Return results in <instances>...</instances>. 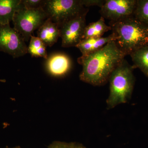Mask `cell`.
<instances>
[{
	"mask_svg": "<svg viewBox=\"0 0 148 148\" xmlns=\"http://www.w3.org/2000/svg\"><path fill=\"white\" fill-rule=\"evenodd\" d=\"M88 9L68 20L60 26V38L62 47L68 48L76 47L82 40L86 27V17Z\"/></svg>",
	"mask_w": 148,
	"mask_h": 148,
	"instance_id": "6",
	"label": "cell"
},
{
	"mask_svg": "<svg viewBox=\"0 0 148 148\" xmlns=\"http://www.w3.org/2000/svg\"><path fill=\"white\" fill-rule=\"evenodd\" d=\"M133 16L148 26V0H137Z\"/></svg>",
	"mask_w": 148,
	"mask_h": 148,
	"instance_id": "16",
	"label": "cell"
},
{
	"mask_svg": "<svg viewBox=\"0 0 148 148\" xmlns=\"http://www.w3.org/2000/svg\"><path fill=\"white\" fill-rule=\"evenodd\" d=\"M0 82H6V80L0 79Z\"/></svg>",
	"mask_w": 148,
	"mask_h": 148,
	"instance_id": "19",
	"label": "cell"
},
{
	"mask_svg": "<svg viewBox=\"0 0 148 148\" xmlns=\"http://www.w3.org/2000/svg\"><path fill=\"white\" fill-rule=\"evenodd\" d=\"M45 0H21L24 8L29 10L42 8Z\"/></svg>",
	"mask_w": 148,
	"mask_h": 148,
	"instance_id": "18",
	"label": "cell"
},
{
	"mask_svg": "<svg viewBox=\"0 0 148 148\" xmlns=\"http://www.w3.org/2000/svg\"><path fill=\"white\" fill-rule=\"evenodd\" d=\"M23 37L10 24H0V50L13 58L21 57L27 53L28 47Z\"/></svg>",
	"mask_w": 148,
	"mask_h": 148,
	"instance_id": "7",
	"label": "cell"
},
{
	"mask_svg": "<svg viewBox=\"0 0 148 148\" xmlns=\"http://www.w3.org/2000/svg\"><path fill=\"white\" fill-rule=\"evenodd\" d=\"M126 56L115 41L97 51L82 55L77 59L78 63L82 66L80 79L94 86L106 84Z\"/></svg>",
	"mask_w": 148,
	"mask_h": 148,
	"instance_id": "1",
	"label": "cell"
},
{
	"mask_svg": "<svg viewBox=\"0 0 148 148\" xmlns=\"http://www.w3.org/2000/svg\"><path fill=\"white\" fill-rule=\"evenodd\" d=\"M137 0H106L100 8L101 16L115 22L133 16Z\"/></svg>",
	"mask_w": 148,
	"mask_h": 148,
	"instance_id": "8",
	"label": "cell"
},
{
	"mask_svg": "<svg viewBox=\"0 0 148 148\" xmlns=\"http://www.w3.org/2000/svg\"><path fill=\"white\" fill-rule=\"evenodd\" d=\"M23 7L21 0H0V24H10L15 14Z\"/></svg>",
	"mask_w": 148,
	"mask_h": 148,
	"instance_id": "12",
	"label": "cell"
},
{
	"mask_svg": "<svg viewBox=\"0 0 148 148\" xmlns=\"http://www.w3.org/2000/svg\"><path fill=\"white\" fill-rule=\"evenodd\" d=\"M5 148H21V147H20V146H17V147H12V148H10L8 147H6Z\"/></svg>",
	"mask_w": 148,
	"mask_h": 148,
	"instance_id": "20",
	"label": "cell"
},
{
	"mask_svg": "<svg viewBox=\"0 0 148 148\" xmlns=\"http://www.w3.org/2000/svg\"><path fill=\"white\" fill-rule=\"evenodd\" d=\"M71 64L68 56L64 53H55L47 58L46 68L49 73L53 76L62 77L69 73Z\"/></svg>",
	"mask_w": 148,
	"mask_h": 148,
	"instance_id": "9",
	"label": "cell"
},
{
	"mask_svg": "<svg viewBox=\"0 0 148 148\" xmlns=\"http://www.w3.org/2000/svg\"><path fill=\"white\" fill-rule=\"evenodd\" d=\"M42 9L47 18L59 27L86 9L84 0H45Z\"/></svg>",
	"mask_w": 148,
	"mask_h": 148,
	"instance_id": "4",
	"label": "cell"
},
{
	"mask_svg": "<svg viewBox=\"0 0 148 148\" xmlns=\"http://www.w3.org/2000/svg\"><path fill=\"white\" fill-rule=\"evenodd\" d=\"M111 30L110 26H108L105 22V18L101 16L98 21L92 22L86 27L82 39L103 37L105 33Z\"/></svg>",
	"mask_w": 148,
	"mask_h": 148,
	"instance_id": "14",
	"label": "cell"
},
{
	"mask_svg": "<svg viewBox=\"0 0 148 148\" xmlns=\"http://www.w3.org/2000/svg\"><path fill=\"white\" fill-rule=\"evenodd\" d=\"M116 43L126 55L148 45V26L132 16L110 22Z\"/></svg>",
	"mask_w": 148,
	"mask_h": 148,
	"instance_id": "2",
	"label": "cell"
},
{
	"mask_svg": "<svg viewBox=\"0 0 148 148\" xmlns=\"http://www.w3.org/2000/svg\"><path fill=\"white\" fill-rule=\"evenodd\" d=\"M37 35L46 46L51 47L60 37V28L57 24L47 18L38 29Z\"/></svg>",
	"mask_w": 148,
	"mask_h": 148,
	"instance_id": "10",
	"label": "cell"
},
{
	"mask_svg": "<svg viewBox=\"0 0 148 148\" xmlns=\"http://www.w3.org/2000/svg\"><path fill=\"white\" fill-rule=\"evenodd\" d=\"M133 69H140L148 77V45L130 53Z\"/></svg>",
	"mask_w": 148,
	"mask_h": 148,
	"instance_id": "13",
	"label": "cell"
},
{
	"mask_svg": "<svg viewBox=\"0 0 148 148\" xmlns=\"http://www.w3.org/2000/svg\"><path fill=\"white\" fill-rule=\"evenodd\" d=\"M116 40V36L113 33L108 36L91 38L84 39L75 47L77 48L82 55L89 54L97 51L105 46L108 43Z\"/></svg>",
	"mask_w": 148,
	"mask_h": 148,
	"instance_id": "11",
	"label": "cell"
},
{
	"mask_svg": "<svg viewBox=\"0 0 148 148\" xmlns=\"http://www.w3.org/2000/svg\"><path fill=\"white\" fill-rule=\"evenodd\" d=\"M132 66L123 59L109 78L110 94L106 101L107 109L127 103L131 98L135 78Z\"/></svg>",
	"mask_w": 148,
	"mask_h": 148,
	"instance_id": "3",
	"label": "cell"
},
{
	"mask_svg": "<svg viewBox=\"0 0 148 148\" xmlns=\"http://www.w3.org/2000/svg\"><path fill=\"white\" fill-rule=\"evenodd\" d=\"M47 19L42 8L29 10L23 7L14 16L13 28L21 34L25 41L28 42L34 31L38 29Z\"/></svg>",
	"mask_w": 148,
	"mask_h": 148,
	"instance_id": "5",
	"label": "cell"
},
{
	"mask_svg": "<svg viewBox=\"0 0 148 148\" xmlns=\"http://www.w3.org/2000/svg\"><path fill=\"white\" fill-rule=\"evenodd\" d=\"M46 47L39 38L32 36L27 48V53H29L32 57H42L47 59Z\"/></svg>",
	"mask_w": 148,
	"mask_h": 148,
	"instance_id": "15",
	"label": "cell"
},
{
	"mask_svg": "<svg viewBox=\"0 0 148 148\" xmlns=\"http://www.w3.org/2000/svg\"><path fill=\"white\" fill-rule=\"evenodd\" d=\"M48 148H87L81 143H66L61 141H54L51 144Z\"/></svg>",
	"mask_w": 148,
	"mask_h": 148,
	"instance_id": "17",
	"label": "cell"
}]
</instances>
